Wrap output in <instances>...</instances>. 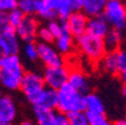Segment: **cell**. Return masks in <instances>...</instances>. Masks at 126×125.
<instances>
[{
    "mask_svg": "<svg viewBox=\"0 0 126 125\" xmlns=\"http://www.w3.org/2000/svg\"><path fill=\"white\" fill-rule=\"evenodd\" d=\"M70 5L72 11H82L83 0H70Z\"/></svg>",
    "mask_w": 126,
    "mask_h": 125,
    "instance_id": "836d02e7",
    "label": "cell"
},
{
    "mask_svg": "<svg viewBox=\"0 0 126 125\" xmlns=\"http://www.w3.org/2000/svg\"><path fill=\"white\" fill-rule=\"evenodd\" d=\"M24 68L18 54L5 55L0 60V85L8 90H17L20 87Z\"/></svg>",
    "mask_w": 126,
    "mask_h": 125,
    "instance_id": "6da1fadb",
    "label": "cell"
},
{
    "mask_svg": "<svg viewBox=\"0 0 126 125\" xmlns=\"http://www.w3.org/2000/svg\"><path fill=\"white\" fill-rule=\"evenodd\" d=\"M55 13L60 20H65L72 13L70 0H55Z\"/></svg>",
    "mask_w": 126,
    "mask_h": 125,
    "instance_id": "7402d4cb",
    "label": "cell"
},
{
    "mask_svg": "<svg viewBox=\"0 0 126 125\" xmlns=\"http://www.w3.org/2000/svg\"><path fill=\"white\" fill-rule=\"evenodd\" d=\"M58 110L63 114L84 110V95L68 82L58 89Z\"/></svg>",
    "mask_w": 126,
    "mask_h": 125,
    "instance_id": "7a4b0ae2",
    "label": "cell"
},
{
    "mask_svg": "<svg viewBox=\"0 0 126 125\" xmlns=\"http://www.w3.org/2000/svg\"><path fill=\"white\" fill-rule=\"evenodd\" d=\"M45 85L43 81V77L36 72H25L23 78L20 81V87L21 91L24 95L26 96V98L32 103L33 105H36L38 102L39 95L44 89Z\"/></svg>",
    "mask_w": 126,
    "mask_h": 125,
    "instance_id": "277c9868",
    "label": "cell"
},
{
    "mask_svg": "<svg viewBox=\"0 0 126 125\" xmlns=\"http://www.w3.org/2000/svg\"><path fill=\"white\" fill-rule=\"evenodd\" d=\"M0 125H11V123H7V122H2V121H0Z\"/></svg>",
    "mask_w": 126,
    "mask_h": 125,
    "instance_id": "8d00e7d4",
    "label": "cell"
},
{
    "mask_svg": "<svg viewBox=\"0 0 126 125\" xmlns=\"http://www.w3.org/2000/svg\"><path fill=\"white\" fill-rule=\"evenodd\" d=\"M56 50L60 54H70L73 50V36L68 32V28L62 32V34L54 38Z\"/></svg>",
    "mask_w": 126,
    "mask_h": 125,
    "instance_id": "2e32d148",
    "label": "cell"
},
{
    "mask_svg": "<svg viewBox=\"0 0 126 125\" xmlns=\"http://www.w3.org/2000/svg\"><path fill=\"white\" fill-rule=\"evenodd\" d=\"M38 23L33 16H25L18 26L15 28L17 37H20L24 42H34L37 36Z\"/></svg>",
    "mask_w": 126,
    "mask_h": 125,
    "instance_id": "9c48e42d",
    "label": "cell"
},
{
    "mask_svg": "<svg viewBox=\"0 0 126 125\" xmlns=\"http://www.w3.org/2000/svg\"><path fill=\"white\" fill-rule=\"evenodd\" d=\"M10 27H13V26H10L9 23H8L7 14L0 13V33L6 31V29H8V28H10Z\"/></svg>",
    "mask_w": 126,
    "mask_h": 125,
    "instance_id": "d6a6232c",
    "label": "cell"
},
{
    "mask_svg": "<svg viewBox=\"0 0 126 125\" xmlns=\"http://www.w3.org/2000/svg\"><path fill=\"white\" fill-rule=\"evenodd\" d=\"M37 0H18L17 8L25 16H33L36 14Z\"/></svg>",
    "mask_w": 126,
    "mask_h": 125,
    "instance_id": "cb8c5ba5",
    "label": "cell"
},
{
    "mask_svg": "<svg viewBox=\"0 0 126 125\" xmlns=\"http://www.w3.org/2000/svg\"><path fill=\"white\" fill-rule=\"evenodd\" d=\"M113 125H126L125 120H117Z\"/></svg>",
    "mask_w": 126,
    "mask_h": 125,
    "instance_id": "e575fe53",
    "label": "cell"
},
{
    "mask_svg": "<svg viewBox=\"0 0 126 125\" xmlns=\"http://www.w3.org/2000/svg\"><path fill=\"white\" fill-rule=\"evenodd\" d=\"M24 17H25V15H24V14L19 10L18 8L13 9L11 11H9V13L7 14L8 23H9V25H10V26H13L14 28H16V27L20 24V21L23 20Z\"/></svg>",
    "mask_w": 126,
    "mask_h": 125,
    "instance_id": "484cf974",
    "label": "cell"
},
{
    "mask_svg": "<svg viewBox=\"0 0 126 125\" xmlns=\"http://www.w3.org/2000/svg\"><path fill=\"white\" fill-rule=\"evenodd\" d=\"M109 31H110L109 24L107 23V20L102 15L88 17L86 33L94 35L96 37H99V38H104Z\"/></svg>",
    "mask_w": 126,
    "mask_h": 125,
    "instance_id": "8fae6325",
    "label": "cell"
},
{
    "mask_svg": "<svg viewBox=\"0 0 126 125\" xmlns=\"http://www.w3.org/2000/svg\"><path fill=\"white\" fill-rule=\"evenodd\" d=\"M36 47L38 59L46 65V68L63 65L62 54H60L58 50L51 45V43L39 42L38 44H36Z\"/></svg>",
    "mask_w": 126,
    "mask_h": 125,
    "instance_id": "52a82bcc",
    "label": "cell"
},
{
    "mask_svg": "<svg viewBox=\"0 0 126 125\" xmlns=\"http://www.w3.org/2000/svg\"><path fill=\"white\" fill-rule=\"evenodd\" d=\"M36 14L41 18L45 19V20H47V21L58 19L56 13H55V10L50 6V3L47 2V0H37Z\"/></svg>",
    "mask_w": 126,
    "mask_h": 125,
    "instance_id": "d6986e66",
    "label": "cell"
},
{
    "mask_svg": "<svg viewBox=\"0 0 126 125\" xmlns=\"http://www.w3.org/2000/svg\"><path fill=\"white\" fill-rule=\"evenodd\" d=\"M118 55V76H121L123 81L126 79V53L125 51H117Z\"/></svg>",
    "mask_w": 126,
    "mask_h": 125,
    "instance_id": "f1b7e54d",
    "label": "cell"
},
{
    "mask_svg": "<svg viewBox=\"0 0 126 125\" xmlns=\"http://www.w3.org/2000/svg\"><path fill=\"white\" fill-rule=\"evenodd\" d=\"M36 37H38L39 41L43 42V43H51V42L54 41V37L52 36V34H51L50 31L47 29V27H42V28H38Z\"/></svg>",
    "mask_w": 126,
    "mask_h": 125,
    "instance_id": "4dcf8cb0",
    "label": "cell"
},
{
    "mask_svg": "<svg viewBox=\"0 0 126 125\" xmlns=\"http://www.w3.org/2000/svg\"><path fill=\"white\" fill-rule=\"evenodd\" d=\"M0 96H1V85H0Z\"/></svg>",
    "mask_w": 126,
    "mask_h": 125,
    "instance_id": "74e56055",
    "label": "cell"
},
{
    "mask_svg": "<svg viewBox=\"0 0 126 125\" xmlns=\"http://www.w3.org/2000/svg\"><path fill=\"white\" fill-rule=\"evenodd\" d=\"M18 125H34L32 122H29V121H24V122H21V123H19Z\"/></svg>",
    "mask_w": 126,
    "mask_h": 125,
    "instance_id": "d590c367",
    "label": "cell"
},
{
    "mask_svg": "<svg viewBox=\"0 0 126 125\" xmlns=\"http://www.w3.org/2000/svg\"><path fill=\"white\" fill-rule=\"evenodd\" d=\"M89 125H113L105 117L104 114H91V113H87Z\"/></svg>",
    "mask_w": 126,
    "mask_h": 125,
    "instance_id": "83f0119b",
    "label": "cell"
},
{
    "mask_svg": "<svg viewBox=\"0 0 126 125\" xmlns=\"http://www.w3.org/2000/svg\"><path fill=\"white\" fill-rule=\"evenodd\" d=\"M68 117L69 124L70 125H89L88 116L84 110H79V112H72L65 114Z\"/></svg>",
    "mask_w": 126,
    "mask_h": 125,
    "instance_id": "603a6c76",
    "label": "cell"
},
{
    "mask_svg": "<svg viewBox=\"0 0 126 125\" xmlns=\"http://www.w3.org/2000/svg\"><path fill=\"white\" fill-rule=\"evenodd\" d=\"M68 83L71 87H73L76 90L81 92L83 95H87L90 92V82L82 71L80 70H69L68 76Z\"/></svg>",
    "mask_w": 126,
    "mask_h": 125,
    "instance_id": "7c38bea8",
    "label": "cell"
},
{
    "mask_svg": "<svg viewBox=\"0 0 126 125\" xmlns=\"http://www.w3.org/2000/svg\"><path fill=\"white\" fill-rule=\"evenodd\" d=\"M47 29L50 31V33L52 34V36L54 38H56L58 36H60L62 34V32L64 29H66L65 20H60V19H55V20L48 21L47 25Z\"/></svg>",
    "mask_w": 126,
    "mask_h": 125,
    "instance_id": "d4e9b609",
    "label": "cell"
},
{
    "mask_svg": "<svg viewBox=\"0 0 126 125\" xmlns=\"http://www.w3.org/2000/svg\"><path fill=\"white\" fill-rule=\"evenodd\" d=\"M55 110L45 108L43 106H38L35 105L34 106V114L36 117L37 124L38 125H51L53 121V116H54Z\"/></svg>",
    "mask_w": 126,
    "mask_h": 125,
    "instance_id": "44dd1931",
    "label": "cell"
},
{
    "mask_svg": "<svg viewBox=\"0 0 126 125\" xmlns=\"http://www.w3.org/2000/svg\"><path fill=\"white\" fill-rule=\"evenodd\" d=\"M24 54H25L27 60H29V61H36L37 59H38L37 47L34 42H28V43H26V45L24 46Z\"/></svg>",
    "mask_w": 126,
    "mask_h": 125,
    "instance_id": "4316f807",
    "label": "cell"
},
{
    "mask_svg": "<svg viewBox=\"0 0 126 125\" xmlns=\"http://www.w3.org/2000/svg\"><path fill=\"white\" fill-rule=\"evenodd\" d=\"M102 41H104V45L106 49V53L118 51L122 44V33L119 31L110 28V31L106 34Z\"/></svg>",
    "mask_w": 126,
    "mask_h": 125,
    "instance_id": "ac0fdd59",
    "label": "cell"
},
{
    "mask_svg": "<svg viewBox=\"0 0 126 125\" xmlns=\"http://www.w3.org/2000/svg\"><path fill=\"white\" fill-rule=\"evenodd\" d=\"M18 0H0V13L8 14L13 9H16Z\"/></svg>",
    "mask_w": 126,
    "mask_h": 125,
    "instance_id": "f546056e",
    "label": "cell"
},
{
    "mask_svg": "<svg viewBox=\"0 0 126 125\" xmlns=\"http://www.w3.org/2000/svg\"><path fill=\"white\" fill-rule=\"evenodd\" d=\"M102 68L108 73L111 74H118V55L117 51L115 52H107L101 60Z\"/></svg>",
    "mask_w": 126,
    "mask_h": 125,
    "instance_id": "ffe728a7",
    "label": "cell"
},
{
    "mask_svg": "<svg viewBox=\"0 0 126 125\" xmlns=\"http://www.w3.org/2000/svg\"><path fill=\"white\" fill-rule=\"evenodd\" d=\"M102 16L105 17L110 28L116 31H124L126 25V9L122 0L107 1Z\"/></svg>",
    "mask_w": 126,
    "mask_h": 125,
    "instance_id": "5b68a950",
    "label": "cell"
},
{
    "mask_svg": "<svg viewBox=\"0 0 126 125\" xmlns=\"http://www.w3.org/2000/svg\"><path fill=\"white\" fill-rule=\"evenodd\" d=\"M68 76L69 69L64 65H60V67L46 68L44 71V74L42 77L45 86L58 90L63 85H65L68 82Z\"/></svg>",
    "mask_w": 126,
    "mask_h": 125,
    "instance_id": "8992f818",
    "label": "cell"
},
{
    "mask_svg": "<svg viewBox=\"0 0 126 125\" xmlns=\"http://www.w3.org/2000/svg\"><path fill=\"white\" fill-rule=\"evenodd\" d=\"M88 17L82 11H72L65 19V25L68 32L73 37H78L86 33Z\"/></svg>",
    "mask_w": 126,
    "mask_h": 125,
    "instance_id": "30bf717a",
    "label": "cell"
},
{
    "mask_svg": "<svg viewBox=\"0 0 126 125\" xmlns=\"http://www.w3.org/2000/svg\"><path fill=\"white\" fill-rule=\"evenodd\" d=\"M1 57H2V55H1V53H0V60H1Z\"/></svg>",
    "mask_w": 126,
    "mask_h": 125,
    "instance_id": "f35d334b",
    "label": "cell"
},
{
    "mask_svg": "<svg viewBox=\"0 0 126 125\" xmlns=\"http://www.w3.org/2000/svg\"><path fill=\"white\" fill-rule=\"evenodd\" d=\"M19 52V41L14 27L0 33V53L5 55H15Z\"/></svg>",
    "mask_w": 126,
    "mask_h": 125,
    "instance_id": "ba28073f",
    "label": "cell"
},
{
    "mask_svg": "<svg viewBox=\"0 0 126 125\" xmlns=\"http://www.w3.org/2000/svg\"><path fill=\"white\" fill-rule=\"evenodd\" d=\"M76 39L79 51L91 62H98L106 54V49L102 38L96 37L88 33H83Z\"/></svg>",
    "mask_w": 126,
    "mask_h": 125,
    "instance_id": "3957f363",
    "label": "cell"
},
{
    "mask_svg": "<svg viewBox=\"0 0 126 125\" xmlns=\"http://www.w3.org/2000/svg\"><path fill=\"white\" fill-rule=\"evenodd\" d=\"M51 125H70V124H69L68 117H66L65 114H63V113L59 112V110H55Z\"/></svg>",
    "mask_w": 126,
    "mask_h": 125,
    "instance_id": "1f68e13d",
    "label": "cell"
},
{
    "mask_svg": "<svg viewBox=\"0 0 126 125\" xmlns=\"http://www.w3.org/2000/svg\"><path fill=\"white\" fill-rule=\"evenodd\" d=\"M17 115V107L10 96H0V121L13 123Z\"/></svg>",
    "mask_w": 126,
    "mask_h": 125,
    "instance_id": "4fadbf2b",
    "label": "cell"
},
{
    "mask_svg": "<svg viewBox=\"0 0 126 125\" xmlns=\"http://www.w3.org/2000/svg\"><path fill=\"white\" fill-rule=\"evenodd\" d=\"M84 112L91 114H104L105 105L97 94L88 92L84 95Z\"/></svg>",
    "mask_w": 126,
    "mask_h": 125,
    "instance_id": "9a60e30c",
    "label": "cell"
},
{
    "mask_svg": "<svg viewBox=\"0 0 126 125\" xmlns=\"http://www.w3.org/2000/svg\"><path fill=\"white\" fill-rule=\"evenodd\" d=\"M107 1H113V0H107Z\"/></svg>",
    "mask_w": 126,
    "mask_h": 125,
    "instance_id": "ab89813d",
    "label": "cell"
},
{
    "mask_svg": "<svg viewBox=\"0 0 126 125\" xmlns=\"http://www.w3.org/2000/svg\"><path fill=\"white\" fill-rule=\"evenodd\" d=\"M36 105L55 110L56 107H58V90L48 88V87H44V89L39 95L38 102H37Z\"/></svg>",
    "mask_w": 126,
    "mask_h": 125,
    "instance_id": "5bb4252c",
    "label": "cell"
},
{
    "mask_svg": "<svg viewBox=\"0 0 126 125\" xmlns=\"http://www.w3.org/2000/svg\"><path fill=\"white\" fill-rule=\"evenodd\" d=\"M106 3H107V0H83L82 13L87 17L102 15Z\"/></svg>",
    "mask_w": 126,
    "mask_h": 125,
    "instance_id": "e0dca14e",
    "label": "cell"
}]
</instances>
